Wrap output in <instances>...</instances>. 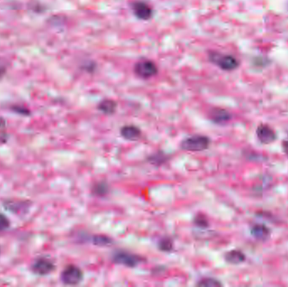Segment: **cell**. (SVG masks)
Here are the masks:
<instances>
[{"instance_id":"6da1fadb","label":"cell","mask_w":288,"mask_h":287,"mask_svg":"<svg viewBox=\"0 0 288 287\" xmlns=\"http://www.w3.org/2000/svg\"><path fill=\"white\" fill-rule=\"evenodd\" d=\"M211 144L209 137L204 135H194L181 142L180 147L187 152H202L208 149Z\"/></svg>"},{"instance_id":"7a4b0ae2","label":"cell","mask_w":288,"mask_h":287,"mask_svg":"<svg viewBox=\"0 0 288 287\" xmlns=\"http://www.w3.org/2000/svg\"><path fill=\"white\" fill-rule=\"evenodd\" d=\"M112 262L116 265H124L128 268H135L143 263L144 258L132 253L127 252L124 250H118L112 255Z\"/></svg>"},{"instance_id":"3957f363","label":"cell","mask_w":288,"mask_h":287,"mask_svg":"<svg viewBox=\"0 0 288 287\" xmlns=\"http://www.w3.org/2000/svg\"><path fill=\"white\" fill-rule=\"evenodd\" d=\"M209 60L224 71L235 70L240 66L237 58L231 55H224L218 52H210Z\"/></svg>"},{"instance_id":"277c9868","label":"cell","mask_w":288,"mask_h":287,"mask_svg":"<svg viewBox=\"0 0 288 287\" xmlns=\"http://www.w3.org/2000/svg\"><path fill=\"white\" fill-rule=\"evenodd\" d=\"M61 281L67 286H76L83 281V272L80 267L76 265H70L66 266L62 271Z\"/></svg>"},{"instance_id":"5b68a950","label":"cell","mask_w":288,"mask_h":287,"mask_svg":"<svg viewBox=\"0 0 288 287\" xmlns=\"http://www.w3.org/2000/svg\"><path fill=\"white\" fill-rule=\"evenodd\" d=\"M54 262L47 257H39L31 265V270L35 274L45 276L55 271Z\"/></svg>"},{"instance_id":"8992f818","label":"cell","mask_w":288,"mask_h":287,"mask_svg":"<svg viewBox=\"0 0 288 287\" xmlns=\"http://www.w3.org/2000/svg\"><path fill=\"white\" fill-rule=\"evenodd\" d=\"M158 67L156 64L152 61L142 60L136 64L134 67V73L137 76L147 80L158 74Z\"/></svg>"},{"instance_id":"52a82bcc","label":"cell","mask_w":288,"mask_h":287,"mask_svg":"<svg viewBox=\"0 0 288 287\" xmlns=\"http://www.w3.org/2000/svg\"><path fill=\"white\" fill-rule=\"evenodd\" d=\"M256 137L261 144L265 145L272 144L276 139L275 131L270 126L266 124L259 125L257 128Z\"/></svg>"},{"instance_id":"ba28073f","label":"cell","mask_w":288,"mask_h":287,"mask_svg":"<svg viewBox=\"0 0 288 287\" xmlns=\"http://www.w3.org/2000/svg\"><path fill=\"white\" fill-rule=\"evenodd\" d=\"M131 9L135 16L142 20H148L153 16V10L147 3L137 1L131 4Z\"/></svg>"},{"instance_id":"9c48e42d","label":"cell","mask_w":288,"mask_h":287,"mask_svg":"<svg viewBox=\"0 0 288 287\" xmlns=\"http://www.w3.org/2000/svg\"><path fill=\"white\" fill-rule=\"evenodd\" d=\"M211 121H213L216 124H225L228 121H231L232 115L229 112L221 108H214L211 110L209 114Z\"/></svg>"},{"instance_id":"30bf717a","label":"cell","mask_w":288,"mask_h":287,"mask_svg":"<svg viewBox=\"0 0 288 287\" xmlns=\"http://www.w3.org/2000/svg\"><path fill=\"white\" fill-rule=\"evenodd\" d=\"M121 136L128 141H137L141 137L142 131L140 128L133 125H127L121 129Z\"/></svg>"},{"instance_id":"8fae6325","label":"cell","mask_w":288,"mask_h":287,"mask_svg":"<svg viewBox=\"0 0 288 287\" xmlns=\"http://www.w3.org/2000/svg\"><path fill=\"white\" fill-rule=\"evenodd\" d=\"M30 201H6L3 203L4 208L7 211H11L15 214L19 212H26V208H29L31 204L28 205Z\"/></svg>"},{"instance_id":"7c38bea8","label":"cell","mask_w":288,"mask_h":287,"mask_svg":"<svg viewBox=\"0 0 288 287\" xmlns=\"http://www.w3.org/2000/svg\"><path fill=\"white\" fill-rule=\"evenodd\" d=\"M251 235L257 240H266L270 237L271 230L265 224H256L250 229Z\"/></svg>"},{"instance_id":"4fadbf2b","label":"cell","mask_w":288,"mask_h":287,"mask_svg":"<svg viewBox=\"0 0 288 287\" xmlns=\"http://www.w3.org/2000/svg\"><path fill=\"white\" fill-rule=\"evenodd\" d=\"M224 258L228 264L240 265L241 263L245 261L246 256L242 251L234 249V250H231V251L226 253L224 255Z\"/></svg>"},{"instance_id":"5bb4252c","label":"cell","mask_w":288,"mask_h":287,"mask_svg":"<svg viewBox=\"0 0 288 287\" xmlns=\"http://www.w3.org/2000/svg\"><path fill=\"white\" fill-rule=\"evenodd\" d=\"M97 108L105 115H113L116 112L117 104L113 99H103L101 102H99Z\"/></svg>"},{"instance_id":"9a60e30c","label":"cell","mask_w":288,"mask_h":287,"mask_svg":"<svg viewBox=\"0 0 288 287\" xmlns=\"http://www.w3.org/2000/svg\"><path fill=\"white\" fill-rule=\"evenodd\" d=\"M169 156H167L163 152H156V153L152 154L147 158V160L148 163H150L155 166H160L166 163L169 160Z\"/></svg>"},{"instance_id":"2e32d148","label":"cell","mask_w":288,"mask_h":287,"mask_svg":"<svg viewBox=\"0 0 288 287\" xmlns=\"http://www.w3.org/2000/svg\"><path fill=\"white\" fill-rule=\"evenodd\" d=\"M109 185L106 181L97 182L92 186V189H91L92 194L96 195V196H99V197L105 196L109 193Z\"/></svg>"},{"instance_id":"e0dca14e","label":"cell","mask_w":288,"mask_h":287,"mask_svg":"<svg viewBox=\"0 0 288 287\" xmlns=\"http://www.w3.org/2000/svg\"><path fill=\"white\" fill-rule=\"evenodd\" d=\"M196 286L200 287H222V284L220 281L214 279V278L206 277L203 278L202 280L196 283Z\"/></svg>"},{"instance_id":"ac0fdd59","label":"cell","mask_w":288,"mask_h":287,"mask_svg":"<svg viewBox=\"0 0 288 287\" xmlns=\"http://www.w3.org/2000/svg\"><path fill=\"white\" fill-rule=\"evenodd\" d=\"M159 249L163 252H170L173 249V240L168 237L161 239L159 242Z\"/></svg>"},{"instance_id":"d6986e66","label":"cell","mask_w":288,"mask_h":287,"mask_svg":"<svg viewBox=\"0 0 288 287\" xmlns=\"http://www.w3.org/2000/svg\"><path fill=\"white\" fill-rule=\"evenodd\" d=\"M91 241L95 245L100 246V247L110 245L112 242V239H110L109 237L106 235H95Z\"/></svg>"},{"instance_id":"ffe728a7","label":"cell","mask_w":288,"mask_h":287,"mask_svg":"<svg viewBox=\"0 0 288 287\" xmlns=\"http://www.w3.org/2000/svg\"><path fill=\"white\" fill-rule=\"evenodd\" d=\"M193 223L196 227H201V228H207L209 226L208 218L203 214H197L194 218Z\"/></svg>"},{"instance_id":"44dd1931","label":"cell","mask_w":288,"mask_h":287,"mask_svg":"<svg viewBox=\"0 0 288 287\" xmlns=\"http://www.w3.org/2000/svg\"><path fill=\"white\" fill-rule=\"evenodd\" d=\"M10 227V222L9 218L3 215V214L0 213V233L4 232L6 230L9 229Z\"/></svg>"},{"instance_id":"7402d4cb","label":"cell","mask_w":288,"mask_h":287,"mask_svg":"<svg viewBox=\"0 0 288 287\" xmlns=\"http://www.w3.org/2000/svg\"><path fill=\"white\" fill-rule=\"evenodd\" d=\"M12 112H16L20 115H30V111L27 108H25L21 106H14L11 107Z\"/></svg>"},{"instance_id":"603a6c76","label":"cell","mask_w":288,"mask_h":287,"mask_svg":"<svg viewBox=\"0 0 288 287\" xmlns=\"http://www.w3.org/2000/svg\"><path fill=\"white\" fill-rule=\"evenodd\" d=\"M7 65L5 62H2L0 61V80L3 79V77L5 76L7 73Z\"/></svg>"},{"instance_id":"cb8c5ba5","label":"cell","mask_w":288,"mask_h":287,"mask_svg":"<svg viewBox=\"0 0 288 287\" xmlns=\"http://www.w3.org/2000/svg\"><path fill=\"white\" fill-rule=\"evenodd\" d=\"M282 149H283V152L288 158V141H284L282 143Z\"/></svg>"}]
</instances>
